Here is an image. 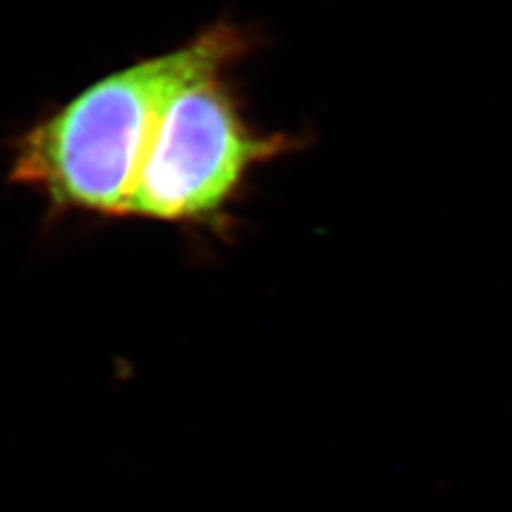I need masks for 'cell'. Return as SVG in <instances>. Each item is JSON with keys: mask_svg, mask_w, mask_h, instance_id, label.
Segmentation results:
<instances>
[{"mask_svg": "<svg viewBox=\"0 0 512 512\" xmlns=\"http://www.w3.org/2000/svg\"><path fill=\"white\" fill-rule=\"evenodd\" d=\"M246 52L242 30L218 22L178 50L101 77L18 137L11 180L56 210L126 218L169 96L192 77L231 69Z\"/></svg>", "mask_w": 512, "mask_h": 512, "instance_id": "obj_1", "label": "cell"}, {"mask_svg": "<svg viewBox=\"0 0 512 512\" xmlns=\"http://www.w3.org/2000/svg\"><path fill=\"white\" fill-rule=\"evenodd\" d=\"M227 71L192 77L169 96L143 156L126 218L220 224L256 167L299 148L295 135L256 131Z\"/></svg>", "mask_w": 512, "mask_h": 512, "instance_id": "obj_2", "label": "cell"}]
</instances>
